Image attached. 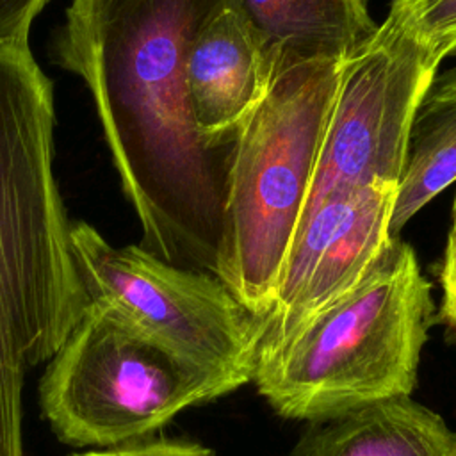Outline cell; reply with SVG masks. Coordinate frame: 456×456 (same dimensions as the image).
<instances>
[{"instance_id": "obj_1", "label": "cell", "mask_w": 456, "mask_h": 456, "mask_svg": "<svg viewBox=\"0 0 456 456\" xmlns=\"http://www.w3.org/2000/svg\"><path fill=\"white\" fill-rule=\"evenodd\" d=\"M226 0H71L53 41L94 110L141 230L157 258L216 276L228 153L200 137L185 62Z\"/></svg>"}, {"instance_id": "obj_2", "label": "cell", "mask_w": 456, "mask_h": 456, "mask_svg": "<svg viewBox=\"0 0 456 456\" xmlns=\"http://www.w3.org/2000/svg\"><path fill=\"white\" fill-rule=\"evenodd\" d=\"M433 321L431 283L395 237L349 294L258 354L251 381L280 417L306 422L410 397Z\"/></svg>"}, {"instance_id": "obj_3", "label": "cell", "mask_w": 456, "mask_h": 456, "mask_svg": "<svg viewBox=\"0 0 456 456\" xmlns=\"http://www.w3.org/2000/svg\"><path fill=\"white\" fill-rule=\"evenodd\" d=\"M342 59L273 50L265 96L232 146L216 278L255 321L274 303L306 205Z\"/></svg>"}, {"instance_id": "obj_4", "label": "cell", "mask_w": 456, "mask_h": 456, "mask_svg": "<svg viewBox=\"0 0 456 456\" xmlns=\"http://www.w3.org/2000/svg\"><path fill=\"white\" fill-rule=\"evenodd\" d=\"M230 390L191 367L114 305L91 299L39 379V408L66 445L151 438L182 410Z\"/></svg>"}, {"instance_id": "obj_5", "label": "cell", "mask_w": 456, "mask_h": 456, "mask_svg": "<svg viewBox=\"0 0 456 456\" xmlns=\"http://www.w3.org/2000/svg\"><path fill=\"white\" fill-rule=\"evenodd\" d=\"M87 299L114 305L180 360L230 392L253 378L255 319L210 273L167 264L139 244L112 246L91 224L71 223Z\"/></svg>"}, {"instance_id": "obj_6", "label": "cell", "mask_w": 456, "mask_h": 456, "mask_svg": "<svg viewBox=\"0 0 456 456\" xmlns=\"http://www.w3.org/2000/svg\"><path fill=\"white\" fill-rule=\"evenodd\" d=\"M436 71L387 18L342 59L299 226L330 198L372 182L399 185L411 119Z\"/></svg>"}, {"instance_id": "obj_7", "label": "cell", "mask_w": 456, "mask_h": 456, "mask_svg": "<svg viewBox=\"0 0 456 456\" xmlns=\"http://www.w3.org/2000/svg\"><path fill=\"white\" fill-rule=\"evenodd\" d=\"M395 196L397 183L372 182L326 200L297 228L274 303L255 321L256 356L276 349L374 269L395 239L390 233Z\"/></svg>"}, {"instance_id": "obj_8", "label": "cell", "mask_w": 456, "mask_h": 456, "mask_svg": "<svg viewBox=\"0 0 456 456\" xmlns=\"http://www.w3.org/2000/svg\"><path fill=\"white\" fill-rule=\"evenodd\" d=\"M273 52L226 0L198 30L185 62L194 126L203 142L228 153L265 96Z\"/></svg>"}, {"instance_id": "obj_9", "label": "cell", "mask_w": 456, "mask_h": 456, "mask_svg": "<svg viewBox=\"0 0 456 456\" xmlns=\"http://www.w3.org/2000/svg\"><path fill=\"white\" fill-rule=\"evenodd\" d=\"M289 456H456V433L410 397L310 422Z\"/></svg>"}, {"instance_id": "obj_10", "label": "cell", "mask_w": 456, "mask_h": 456, "mask_svg": "<svg viewBox=\"0 0 456 456\" xmlns=\"http://www.w3.org/2000/svg\"><path fill=\"white\" fill-rule=\"evenodd\" d=\"M269 52L303 57H346L376 23L367 0H228Z\"/></svg>"}, {"instance_id": "obj_11", "label": "cell", "mask_w": 456, "mask_h": 456, "mask_svg": "<svg viewBox=\"0 0 456 456\" xmlns=\"http://www.w3.org/2000/svg\"><path fill=\"white\" fill-rule=\"evenodd\" d=\"M456 182V62L436 71L415 109L390 219L392 237Z\"/></svg>"}, {"instance_id": "obj_12", "label": "cell", "mask_w": 456, "mask_h": 456, "mask_svg": "<svg viewBox=\"0 0 456 456\" xmlns=\"http://www.w3.org/2000/svg\"><path fill=\"white\" fill-rule=\"evenodd\" d=\"M387 20L440 66L456 57V0H390Z\"/></svg>"}, {"instance_id": "obj_13", "label": "cell", "mask_w": 456, "mask_h": 456, "mask_svg": "<svg viewBox=\"0 0 456 456\" xmlns=\"http://www.w3.org/2000/svg\"><path fill=\"white\" fill-rule=\"evenodd\" d=\"M69 456H216L212 449L187 440L148 438L109 449H87Z\"/></svg>"}, {"instance_id": "obj_14", "label": "cell", "mask_w": 456, "mask_h": 456, "mask_svg": "<svg viewBox=\"0 0 456 456\" xmlns=\"http://www.w3.org/2000/svg\"><path fill=\"white\" fill-rule=\"evenodd\" d=\"M48 0H0V45L27 43L34 18Z\"/></svg>"}, {"instance_id": "obj_15", "label": "cell", "mask_w": 456, "mask_h": 456, "mask_svg": "<svg viewBox=\"0 0 456 456\" xmlns=\"http://www.w3.org/2000/svg\"><path fill=\"white\" fill-rule=\"evenodd\" d=\"M438 281L442 289L438 317L452 330L456 337V242L451 239L445 242L438 265Z\"/></svg>"}]
</instances>
